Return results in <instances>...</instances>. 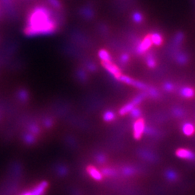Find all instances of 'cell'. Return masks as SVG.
<instances>
[{"label":"cell","instance_id":"cell-7","mask_svg":"<svg viewBox=\"0 0 195 195\" xmlns=\"http://www.w3.org/2000/svg\"><path fill=\"white\" fill-rule=\"evenodd\" d=\"M87 172L88 173V174L96 181H100L103 179V175L102 173L99 170H98L96 167L93 165H88L86 169Z\"/></svg>","mask_w":195,"mask_h":195},{"label":"cell","instance_id":"cell-17","mask_svg":"<svg viewBox=\"0 0 195 195\" xmlns=\"http://www.w3.org/2000/svg\"><path fill=\"white\" fill-rule=\"evenodd\" d=\"M146 62H147V65L150 68H152V69H153V68H155L156 67V61L155 59L153 57H148L147 58V61H146Z\"/></svg>","mask_w":195,"mask_h":195},{"label":"cell","instance_id":"cell-9","mask_svg":"<svg viewBox=\"0 0 195 195\" xmlns=\"http://www.w3.org/2000/svg\"><path fill=\"white\" fill-rule=\"evenodd\" d=\"M182 130L184 135L188 136L193 135L194 133L195 132L194 126L193 125V124L189 122L185 123L184 125H183Z\"/></svg>","mask_w":195,"mask_h":195},{"label":"cell","instance_id":"cell-20","mask_svg":"<svg viewBox=\"0 0 195 195\" xmlns=\"http://www.w3.org/2000/svg\"><path fill=\"white\" fill-rule=\"evenodd\" d=\"M48 1L51 2V4H52L53 7H57V8H59L61 6L59 2H58V0H48Z\"/></svg>","mask_w":195,"mask_h":195},{"label":"cell","instance_id":"cell-6","mask_svg":"<svg viewBox=\"0 0 195 195\" xmlns=\"http://www.w3.org/2000/svg\"><path fill=\"white\" fill-rule=\"evenodd\" d=\"M176 155L178 158H182L189 160H193L195 159V154L192 150L184 149V148H179L176 151Z\"/></svg>","mask_w":195,"mask_h":195},{"label":"cell","instance_id":"cell-11","mask_svg":"<svg viewBox=\"0 0 195 195\" xmlns=\"http://www.w3.org/2000/svg\"><path fill=\"white\" fill-rule=\"evenodd\" d=\"M150 36L153 44H154L157 46H160L163 43V37L160 33H154L150 34Z\"/></svg>","mask_w":195,"mask_h":195},{"label":"cell","instance_id":"cell-18","mask_svg":"<svg viewBox=\"0 0 195 195\" xmlns=\"http://www.w3.org/2000/svg\"><path fill=\"white\" fill-rule=\"evenodd\" d=\"M130 113L131 114V116H132L133 117H135V118H139V117L141 116L140 109L136 108V107H135V108L131 110Z\"/></svg>","mask_w":195,"mask_h":195},{"label":"cell","instance_id":"cell-24","mask_svg":"<svg viewBox=\"0 0 195 195\" xmlns=\"http://www.w3.org/2000/svg\"><path fill=\"white\" fill-rule=\"evenodd\" d=\"M98 158H99V161H101V163H102L104 160V157L103 156H99L98 157Z\"/></svg>","mask_w":195,"mask_h":195},{"label":"cell","instance_id":"cell-12","mask_svg":"<svg viewBox=\"0 0 195 195\" xmlns=\"http://www.w3.org/2000/svg\"><path fill=\"white\" fill-rule=\"evenodd\" d=\"M98 57L102 60V62H109V61H111V55L105 49H101L99 51Z\"/></svg>","mask_w":195,"mask_h":195},{"label":"cell","instance_id":"cell-19","mask_svg":"<svg viewBox=\"0 0 195 195\" xmlns=\"http://www.w3.org/2000/svg\"><path fill=\"white\" fill-rule=\"evenodd\" d=\"M148 92H149L150 95L153 98H156L158 96V91H156V90L155 88H153V87H149V88H148Z\"/></svg>","mask_w":195,"mask_h":195},{"label":"cell","instance_id":"cell-10","mask_svg":"<svg viewBox=\"0 0 195 195\" xmlns=\"http://www.w3.org/2000/svg\"><path fill=\"white\" fill-rule=\"evenodd\" d=\"M135 106H136L132 103V102H130V103L124 105L123 107H121V108L119 109V113L120 115L124 116V115H126V114L130 113L131 110H132Z\"/></svg>","mask_w":195,"mask_h":195},{"label":"cell","instance_id":"cell-3","mask_svg":"<svg viewBox=\"0 0 195 195\" xmlns=\"http://www.w3.org/2000/svg\"><path fill=\"white\" fill-rule=\"evenodd\" d=\"M119 81H121L122 82H124V83L130 85H132L133 87H136V88L140 89V90H148L149 87L147 85L143 83L141 81H138V80H134L132 78H131L130 77L126 76V75H121V77L119 78Z\"/></svg>","mask_w":195,"mask_h":195},{"label":"cell","instance_id":"cell-15","mask_svg":"<svg viewBox=\"0 0 195 195\" xmlns=\"http://www.w3.org/2000/svg\"><path fill=\"white\" fill-rule=\"evenodd\" d=\"M133 20L136 23H142L143 20V17L142 14L140 13H135L133 14Z\"/></svg>","mask_w":195,"mask_h":195},{"label":"cell","instance_id":"cell-5","mask_svg":"<svg viewBox=\"0 0 195 195\" xmlns=\"http://www.w3.org/2000/svg\"><path fill=\"white\" fill-rule=\"evenodd\" d=\"M152 45L153 43L152 41H151L150 36L148 35L146 36V37L141 41L140 44H139L137 48H136V52H137L139 54H143V53H145V52H147V51L149 49Z\"/></svg>","mask_w":195,"mask_h":195},{"label":"cell","instance_id":"cell-4","mask_svg":"<svg viewBox=\"0 0 195 195\" xmlns=\"http://www.w3.org/2000/svg\"><path fill=\"white\" fill-rule=\"evenodd\" d=\"M102 66L109 73H111L113 76H114L116 80H119V78L122 75L120 69L116 65L113 64L111 61H109V62H102Z\"/></svg>","mask_w":195,"mask_h":195},{"label":"cell","instance_id":"cell-16","mask_svg":"<svg viewBox=\"0 0 195 195\" xmlns=\"http://www.w3.org/2000/svg\"><path fill=\"white\" fill-rule=\"evenodd\" d=\"M101 173L103 174V175L106 176H114L116 174L114 170L110 169V168H106V169L103 170V172Z\"/></svg>","mask_w":195,"mask_h":195},{"label":"cell","instance_id":"cell-22","mask_svg":"<svg viewBox=\"0 0 195 195\" xmlns=\"http://www.w3.org/2000/svg\"><path fill=\"white\" fill-rule=\"evenodd\" d=\"M121 62H124V63L127 62L128 60H129V56L127 54H125V53H124V54L121 56Z\"/></svg>","mask_w":195,"mask_h":195},{"label":"cell","instance_id":"cell-14","mask_svg":"<svg viewBox=\"0 0 195 195\" xmlns=\"http://www.w3.org/2000/svg\"><path fill=\"white\" fill-rule=\"evenodd\" d=\"M145 96H146V94H145V93H142V94L138 95L137 96H136L135 98L132 100V101L131 102H132V103L135 104V106H136V105L140 103L141 102L143 101L144 98H145Z\"/></svg>","mask_w":195,"mask_h":195},{"label":"cell","instance_id":"cell-2","mask_svg":"<svg viewBox=\"0 0 195 195\" xmlns=\"http://www.w3.org/2000/svg\"><path fill=\"white\" fill-rule=\"evenodd\" d=\"M145 123L142 118H138L133 124V136L135 140H140L145 132Z\"/></svg>","mask_w":195,"mask_h":195},{"label":"cell","instance_id":"cell-8","mask_svg":"<svg viewBox=\"0 0 195 195\" xmlns=\"http://www.w3.org/2000/svg\"><path fill=\"white\" fill-rule=\"evenodd\" d=\"M180 94L185 98H192L195 96V91L191 87H184L181 90Z\"/></svg>","mask_w":195,"mask_h":195},{"label":"cell","instance_id":"cell-13","mask_svg":"<svg viewBox=\"0 0 195 195\" xmlns=\"http://www.w3.org/2000/svg\"><path fill=\"white\" fill-rule=\"evenodd\" d=\"M103 119L105 121H106V122H109V121L114 120V119H115V114H114V112H112L111 111H108L105 112V114H103Z\"/></svg>","mask_w":195,"mask_h":195},{"label":"cell","instance_id":"cell-21","mask_svg":"<svg viewBox=\"0 0 195 195\" xmlns=\"http://www.w3.org/2000/svg\"><path fill=\"white\" fill-rule=\"evenodd\" d=\"M164 89L166 91H171L173 89H174V86L170 84V83H165L164 85Z\"/></svg>","mask_w":195,"mask_h":195},{"label":"cell","instance_id":"cell-23","mask_svg":"<svg viewBox=\"0 0 195 195\" xmlns=\"http://www.w3.org/2000/svg\"><path fill=\"white\" fill-rule=\"evenodd\" d=\"M167 176L169 179H171V180H174L176 179V176L174 173H173V172H169V174H168Z\"/></svg>","mask_w":195,"mask_h":195},{"label":"cell","instance_id":"cell-1","mask_svg":"<svg viewBox=\"0 0 195 195\" xmlns=\"http://www.w3.org/2000/svg\"><path fill=\"white\" fill-rule=\"evenodd\" d=\"M57 29V23L52 18L51 11L45 7L38 6L29 14L24 33L28 36L48 35L54 33Z\"/></svg>","mask_w":195,"mask_h":195}]
</instances>
